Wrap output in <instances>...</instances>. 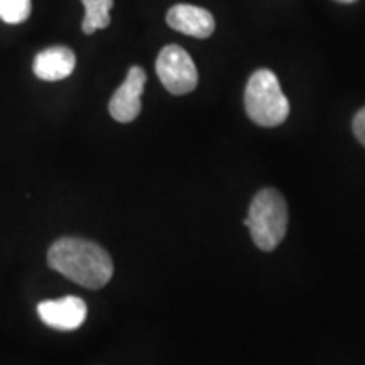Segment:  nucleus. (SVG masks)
I'll list each match as a JSON object with an SVG mask.
<instances>
[{
    "mask_svg": "<svg viewBox=\"0 0 365 365\" xmlns=\"http://www.w3.org/2000/svg\"><path fill=\"white\" fill-rule=\"evenodd\" d=\"M166 21L170 27L191 38L205 39L210 38L215 31V19L207 9L190 6V4H178L168 11Z\"/></svg>",
    "mask_w": 365,
    "mask_h": 365,
    "instance_id": "0eeeda50",
    "label": "nucleus"
},
{
    "mask_svg": "<svg viewBox=\"0 0 365 365\" xmlns=\"http://www.w3.org/2000/svg\"><path fill=\"white\" fill-rule=\"evenodd\" d=\"M244 102L250 120L261 127H277L289 115V102L271 70H257L250 76Z\"/></svg>",
    "mask_w": 365,
    "mask_h": 365,
    "instance_id": "7ed1b4c3",
    "label": "nucleus"
},
{
    "mask_svg": "<svg viewBox=\"0 0 365 365\" xmlns=\"http://www.w3.org/2000/svg\"><path fill=\"white\" fill-rule=\"evenodd\" d=\"M48 262L54 271L88 289L103 287L113 274V264L107 250L93 242L75 237L54 242L48 252Z\"/></svg>",
    "mask_w": 365,
    "mask_h": 365,
    "instance_id": "f257e3e1",
    "label": "nucleus"
},
{
    "mask_svg": "<svg viewBox=\"0 0 365 365\" xmlns=\"http://www.w3.org/2000/svg\"><path fill=\"white\" fill-rule=\"evenodd\" d=\"M85 7V17L81 29L85 34H93L98 29H107L110 24V9L113 0H81Z\"/></svg>",
    "mask_w": 365,
    "mask_h": 365,
    "instance_id": "1a4fd4ad",
    "label": "nucleus"
},
{
    "mask_svg": "<svg viewBox=\"0 0 365 365\" xmlns=\"http://www.w3.org/2000/svg\"><path fill=\"white\" fill-rule=\"evenodd\" d=\"M254 244L264 252H271L281 244L287 230V205L274 188H264L254 196L249 215L244 220Z\"/></svg>",
    "mask_w": 365,
    "mask_h": 365,
    "instance_id": "f03ea898",
    "label": "nucleus"
},
{
    "mask_svg": "<svg viewBox=\"0 0 365 365\" xmlns=\"http://www.w3.org/2000/svg\"><path fill=\"white\" fill-rule=\"evenodd\" d=\"M86 313L85 301L76 296H65L61 299H48L38 304V314L44 325L59 331H71L83 325Z\"/></svg>",
    "mask_w": 365,
    "mask_h": 365,
    "instance_id": "423d86ee",
    "label": "nucleus"
},
{
    "mask_svg": "<svg viewBox=\"0 0 365 365\" xmlns=\"http://www.w3.org/2000/svg\"><path fill=\"white\" fill-rule=\"evenodd\" d=\"M145 80V71L140 66H132L127 73L125 81L115 90L108 103V112L117 122L129 124L139 117L143 108L140 95L144 91Z\"/></svg>",
    "mask_w": 365,
    "mask_h": 365,
    "instance_id": "39448f33",
    "label": "nucleus"
},
{
    "mask_svg": "<svg viewBox=\"0 0 365 365\" xmlns=\"http://www.w3.org/2000/svg\"><path fill=\"white\" fill-rule=\"evenodd\" d=\"M76 66V56L66 46H51L34 58V75L44 81H59L71 75Z\"/></svg>",
    "mask_w": 365,
    "mask_h": 365,
    "instance_id": "6e6552de",
    "label": "nucleus"
},
{
    "mask_svg": "<svg viewBox=\"0 0 365 365\" xmlns=\"http://www.w3.org/2000/svg\"><path fill=\"white\" fill-rule=\"evenodd\" d=\"M31 0H0V19L7 24H21L31 16Z\"/></svg>",
    "mask_w": 365,
    "mask_h": 365,
    "instance_id": "9d476101",
    "label": "nucleus"
},
{
    "mask_svg": "<svg viewBox=\"0 0 365 365\" xmlns=\"http://www.w3.org/2000/svg\"><path fill=\"white\" fill-rule=\"evenodd\" d=\"M336 2H341V4H354V2H357V0H336Z\"/></svg>",
    "mask_w": 365,
    "mask_h": 365,
    "instance_id": "f8f14e48",
    "label": "nucleus"
},
{
    "mask_svg": "<svg viewBox=\"0 0 365 365\" xmlns=\"http://www.w3.org/2000/svg\"><path fill=\"white\" fill-rule=\"evenodd\" d=\"M354 132L355 137L359 139V143L365 145V107L360 108L357 115L354 118Z\"/></svg>",
    "mask_w": 365,
    "mask_h": 365,
    "instance_id": "9b49d317",
    "label": "nucleus"
},
{
    "mask_svg": "<svg viewBox=\"0 0 365 365\" xmlns=\"http://www.w3.org/2000/svg\"><path fill=\"white\" fill-rule=\"evenodd\" d=\"M156 73L170 93L186 95L198 85V71L193 59L181 46L170 44L161 49L156 61Z\"/></svg>",
    "mask_w": 365,
    "mask_h": 365,
    "instance_id": "20e7f679",
    "label": "nucleus"
}]
</instances>
